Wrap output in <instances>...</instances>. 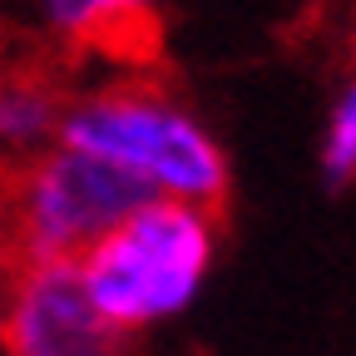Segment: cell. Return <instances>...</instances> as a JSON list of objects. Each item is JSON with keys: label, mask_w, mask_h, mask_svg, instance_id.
<instances>
[{"label": "cell", "mask_w": 356, "mask_h": 356, "mask_svg": "<svg viewBox=\"0 0 356 356\" xmlns=\"http://www.w3.org/2000/svg\"><path fill=\"white\" fill-rule=\"evenodd\" d=\"M60 144L109 163L144 198L222 213V198L233 188L228 149L208 129V119L163 79L134 70L70 89Z\"/></svg>", "instance_id": "6da1fadb"}, {"label": "cell", "mask_w": 356, "mask_h": 356, "mask_svg": "<svg viewBox=\"0 0 356 356\" xmlns=\"http://www.w3.org/2000/svg\"><path fill=\"white\" fill-rule=\"evenodd\" d=\"M222 252V213L144 198L74 262V282L109 327L139 341L203 297Z\"/></svg>", "instance_id": "7a4b0ae2"}, {"label": "cell", "mask_w": 356, "mask_h": 356, "mask_svg": "<svg viewBox=\"0 0 356 356\" xmlns=\"http://www.w3.org/2000/svg\"><path fill=\"white\" fill-rule=\"evenodd\" d=\"M144 193L109 163L50 149L0 173V248L15 267H74Z\"/></svg>", "instance_id": "3957f363"}, {"label": "cell", "mask_w": 356, "mask_h": 356, "mask_svg": "<svg viewBox=\"0 0 356 356\" xmlns=\"http://www.w3.org/2000/svg\"><path fill=\"white\" fill-rule=\"evenodd\" d=\"M0 356H139L74 282V267H15L0 312Z\"/></svg>", "instance_id": "277c9868"}, {"label": "cell", "mask_w": 356, "mask_h": 356, "mask_svg": "<svg viewBox=\"0 0 356 356\" xmlns=\"http://www.w3.org/2000/svg\"><path fill=\"white\" fill-rule=\"evenodd\" d=\"M20 6L44 44L129 70L149 55L159 35V0H20Z\"/></svg>", "instance_id": "5b68a950"}, {"label": "cell", "mask_w": 356, "mask_h": 356, "mask_svg": "<svg viewBox=\"0 0 356 356\" xmlns=\"http://www.w3.org/2000/svg\"><path fill=\"white\" fill-rule=\"evenodd\" d=\"M70 89L50 60H6L0 70V173H15L40 154L60 149Z\"/></svg>", "instance_id": "8992f818"}, {"label": "cell", "mask_w": 356, "mask_h": 356, "mask_svg": "<svg viewBox=\"0 0 356 356\" xmlns=\"http://www.w3.org/2000/svg\"><path fill=\"white\" fill-rule=\"evenodd\" d=\"M317 173L332 193H346L356 178V84L341 79L327 99L322 129H317Z\"/></svg>", "instance_id": "52a82bcc"}, {"label": "cell", "mask_w": 356, "mask_h": 356, "mask_svg": "<svg viewBox=\"0 0 356 356\" xmlns=\"http://www.w3.org/2000/svg\"><path fill=\"white\" fill-rule=\"evenodd\" d=\"M10 277H15V262L6 257V248H0V312H6V292H10Z\"/></svg>", "instance_id": "ba28073f"}, {"label": "cell", "mask_w": 356, "mask_h": 356, "mask_svg": "<svg viewBox=\"0 0 356 356\" xmlns=\"http://www.w3.org/2000/svg\"><path fill=\"white\" fill-rule=\"evenodd\" d=\"M0 70H6V60H0Z\"/></svg>", "instance_id": "9c48e42d"}]
</instances>
